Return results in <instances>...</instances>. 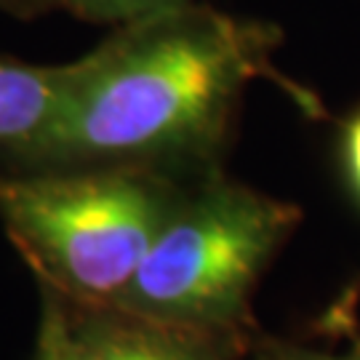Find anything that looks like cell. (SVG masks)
I'll return each mask as SVG.
<instances>
[{
  "mask_svg": "<svg viewBox=\"0 0 360 360\" xmlns=\"http://www.w3.org/2000/svg\"><path fill=\"white\" fill-rule=\"evenodd\" d=\"M181 3L190 0H0V8L16 19H35L62 11L94 25L120 27Z\"/></svg>",
  "mask_w": 360,
  "mask_h": 360,
  "instance_id": "obj_6",
  "label": "cell"
},
{
  "mask_svg": "<svg viewBox=\"0 0 360 360\" xmlns=\"http://www.w3.org/2000/svg\"><path fill=\"white\" fill-rule=\"evenodd\" d=\"M190 181L139 168H0V221L40 291L115 304Z\"/></svg>",
  "mask_w": 360,
  "mask_h": 360,
  "instance_id": "obj_3",
  "label": "cell"
},
{
  "mask_svg": "<svg viewBox=\"0 0 360 360\" xmlns=\"http://www.w3.org/2000/svg\"><path fill=\"white\" fill-rule=\"evenodd\" d=\"M281 40V27L195 0L120 25L72 62L53 120L0 158V168H139L200 179L221 168L254 80H275L304 115H323L318 96L272 65Z\"/></svg>",
  "mask_w": 360,
  "mask_h": 360,
  "instance_id": "obj_1",
  "label": "cell"
},
{
  "mask_svg": "<svg viewBox=\"0 0 360 360\" xmlns=\"http://www.w3.org/2000/svg\"><path fill=\"white\" fill-rule=\"evenodd\" d=\"M254 360H360V345L349 352H326L307 345H296L285 339H259L254 347Z\"/></svg>",
  "mask_w": 360,
  "mask_h": 360,
  "instance_id": "obj_8",
  "label": "cell"
},
{
  "mask_svg": "<svg viewBox=\"0 0 360 360\" xmlns=\"http://www.w3.org/2000/svg\"><path fill=\"white\" fill-rule=\"evenodd\" d=\"M72 62L32 65L0 56V158L22 150L53 120Z\"/></svg>",
  "mask_w": 360,
  "mask_h": 360,
  "instance_id": "obj_5",
  "label": "cell"
},
{
  "mask_svg": "<svg viewBox=\"0 0 360 360\" xmlns=\"http://www.w3.org/2000/svg\"><path fill=\"white\" fill-rule=\"evenodd\" d=\"M339 163L345 171L349 193L360 203V107L339 129Z\"/></svg>",
  "mask_w": 360,
  "mask_h": 360,
  "instance_id": "obj_9",
  "label": "cell"
},
{
  "mask_svg": "<svg viewBox=\"0 0 360 360\" xmlns=\"http://www.w3.org/2000/svg\"><path fill=\"white\" fill-rule=\"evenodd\" d=\"M30 360H72L67 347L62 309L56 304V299L46 291H40V321Z\"/></svg>",
  "mask_w": 360,
  "mask_h": 360,
  "instance_id": "obj_7",
  "label": "cell"
},
{
  "mask_svg": "<svg viewBox=\"0 0 360 360\" xmlns=\"http://www.w3.org/2000/svg\"><path fill=\"white\" fill-rule=\"evenodd\" d=\"M302 217L221 168L193 179L112 307L257 347L251 302Z\"/></svg>",
  "mask_w": 360,
  "mask_h": 360,
  "instance_id": "obj_2",
  "label": "cell"
},
{
  "mask_svg": "<svg viewBox=\"0 0 360 360\" xmlns=\"http://www.w3.org/2000/svg\"><path fill=\"white\" fill-rule=\"evenodd\" d=\"M53 299L62 309L72 360H240L254 349L232 339L150 321L112 304L96 307Z\"/></svg>",
  "mask_w": 360,
  "mask_h": 360,
  "instance_id": "obj_4",
  "label": "cell"
}]
</instances>
